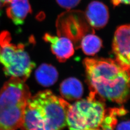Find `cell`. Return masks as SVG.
Listing matches in <instances>:
<instances>
[{"instance_id":"cell-14","label":"cell","mask_w":130,"mask_h":130,"mask_svg":"<svg viewBox=\"0 0 130 130\" xmlns=\"http://www.w3.org/2000/svg\"><path fill=\"white\" fill-rule=\"evenodd\" d=\"M61 7L67 9H71L79 4L80 0H56Z\"/></svg>"},{"instance_id":"cell-2","label":"cell","mask_w":130,"mask_h":130,"mask_svg":"<svg viewBox=\"0 0 130 130\" xmlns=\"http://www.w3.org/2000/svg\"><path fill=\"white\" fill-rule=\"evenodd\" d=\"M70 104L50 90L39 92L28 100L21 130H63L67 125Z\"/></svg>"},{"instance_id":"cell-1","label":"cell","mask_w":130,"mask_h":130,"mask_svg":"<svg viewBox=\"0 0 130 130\" xmlns=\"http://www.w3.org/2000/svg\"><path fill=\"white\" fill-rule=\"evenodd\" d=\"M91 93L103 99L122 104L130 96V69L109 58L84 60Z\"/></svg>"},{"instance_id":"cell-18","label":"cell","mask_w":130,"mask_h":130,"mask_svg":"<svg viewBox=\"0 0 130 130\" xmlns=\"http://www.w3.org/2000/svg\"><path fill=\"white\" fill-rule=\"evenodd\" d=\"M11 1L12 0H0V2L4 5H5V4H9Z\"/></svg>"},{"instance_id":"cell-3","label":"cell","mask_w":130,"mask_h":130,"mask_svg":"<svg viewBox=\"0 0 130 130\" xmlns=\"http://www.w3.org/2000/svg\"><path fill=\"white\" fill-rule=\"evenodd\" d=\"M31 96L28 85L21 79L11 77L5 83L0 92V130H17L21 127Z\"/></svg>"},{"instance_id":"cell-5","label":"cell","mask_w":130,"mask_h":130,"mask_svg":"<svg viewBox=\"0 0 130 130\" xmlns=\"http://www.w3.org/2000/svg\"><path fill=\"white\" fill-rule=\"evenodd\" d=\"M92 93L85 99L70 105L67 114L70 130L97 129L101 126L106 114L104 104Z\"/></svg>"},{"instance_id":"cell-6","label":"cell","mask_w":130,"mask_h":130,"mask_svg":"<svg viewBox=\"0 0 130 130\" xmlns=\"http://www.w3.org/2000/svg\"><path fill=\"white\" fill-rule=\"evenodd\" d=\"M56 28L58 36L69 39L76 48L80 47L84 37L95 33L84 13L79 10H69L61 14L56 21Z\"/></svg>"},{"instance_id":"cell-13","label":"cell","mask_w":130,"mask_h":130,"mask_svg":"<svg viewBox=\"0 0 130 130\" xmlns=\"http://www.w3.org/2000/svg\"><path fill=\"white\" fill-rule=\"evenodd\" d=\"M102 46V41L100 38L93 34H89L82 39L80 47L85 55H94L100 50Z\"/></svg>"},{"instance_id":"cell-16","label":"cell","mask_w":130,"mask_h":130,"mask_svg":"<svg viewBox=\"0 0 130 130\" xmlns=\"http://www.w3.org/2000/svg\"><path fill=\"white\" fill-rule=\"evenodd\" d=\"M115 127V130H130V121H123L118 125L115 124L112 126V128Z\"/></svg>"},{"instance_id":"cell-10","label":"cell","mask_w":130,"mask_h":130,"mask_svg":"<svg viewBox=\"0 0 130 130\" xmlns=\"http://www.w3.org/2000/svg\"><path fill=\"white\" fill-rule=\"evenodd\" d=\"M31 12L28 0H12L6 9L7 15L16 25L23 23L27 15Z\"/></svg>"},{"instance_id":"cell-15","label":"cell","mask_w":130,"mask_h":130,"mask_svg":"<svg viewBox=\"0 0 130 130\" xmlns=\"http://www.w3.org/2000/svg\"><path fill=\"white\" fill-rule=\"evenodd\" d=\"M111 115V113L110 110L108 112V113L107 115L105 114L104 119L101 125V126L102 127L103 130H113L112 126V116Z\"/></svg>"},{"instance_id":"cell-19","label":"cell","mask_w":130,"mask_h":130,"mask_svg":"<svg viewBox=\"0 0 130 130\" xmlns=\"http://www.w3.org/2000/svg\"><path fill=\"white\" fill-rule=\"evenodd\" d=\"M4 6V5H3L1 2H0V9Z\"/></svg>"},{"instance_id":"cell-17","label":"cell","mask_w":130,"mask_h":130,"mask_svg":"<svg viewBox=\"0 0 130 130\" xmlns=\"http://www.w3.org/2000/svg\"><path fill=\"white\" fill-rule=\"evenodd\" d=\"M112 4L114 6H117L121 4L130 5V0H111Z\"/></svg>"},{"instance_id":"cell-11","label":"cell","mask_w":130,"mask_h":130,"mask_svg":"<svg viewBox=\"0 0 130 130\" xmlns=\"http://www.w3.org/2000/svg\"><path fill=\"white\" fill-rule=\"evenodd\" d=\"M83 90L82 83L74 78L65 79L60 86V92L63 98L70 101L80 98L83 94Z\"/></svg>"},{"instance_id":"cell-9","label":"cell","mask_w":130,"mask_h":130,"mask_svg":"<svg viewBox=\"0 0 130 130\" xmlns=\"http://www.w3.org/2000/svg\"><path fill=\"white\" fill-rule=\"evenodd\" d=\"M90 26L96 29L104 28L109 19L108 10L107 6L98 1L91 2L84 13Z\"/></svg>"},{"instance_id":"cell-8","label":"cell","mask_w":130,"mask_h":130,"mask_svg":"<svg viewBox=\"0 0 130 130\" xmlns=\"http://www.w3.org/2000/svg\"><path fill=\"white\" fill-rule=\"evenodd\" d=\"M43 39L50 43L52 52L59 62H64L73 55V44L69 39L62 36H56L47 33L45 34Z\"/></svg>"},{"instance_id":"cell-20","label":"cell","mask_w":130,"mask_h":130,"mask_svg":"<svg viewBox=\"0 0 130 130\" xmlns=\"http://www.w3.org/2000/svg\"><path fill=\"white\" fill-rule=\"evenodd\" d=\"M100 130V129H88V130Z\"/></svg>"},{"instance_id":"cell-12","label":"cell","mask_w":130,"mask_h":130,"mask_svg":"<svg viewBox=\"0 0 130 130\" xmlns=\"http://www.w3.org/2000/svg\"><path fill=\"white\" fill-rule=\"evenodd\" d=\"M38 83L44 87H49L56 83L58 78V72L52 65L42 64L35 71Z\"/></svg>"},{"instance_id":"cell-4","label":"cell","mask_w":130,"mask_h":130,"mask_svg":"<svg viewBox=\"0 0 130 130\" xmlns=\"http://www.w3.org/2000/svg\"><path fill=\"white\" fill-rule=\"evenodd\" d=\"M7 31L0 33V64L5 74L21 79L24 82L28 78L35 64L32 62L22 43L11 42Z\"/></svg>"},{"instance_id":"cell-7","label":"cell","mask_w":130,"mask_h":130,"mask_svg":"<svg viewBox=\"0 0 130 130\" xmlns=\"http://www.w3.org/2000/svg\"><path fill=\"white\" fill-rule=\"evenodd\" d=\"M112 47L116 60L130 69V24L121 26L117 29Z\"/></svg>"}]
</instances>
